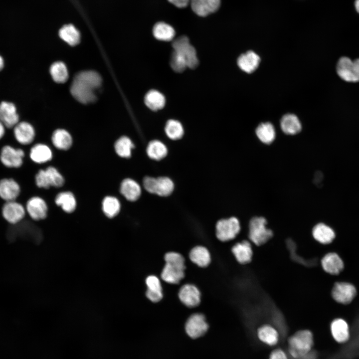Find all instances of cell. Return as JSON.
Listing matches in <instances>:
<instances>
[{
	"mask_svg": "<svg viewBox=\"0 0 359 359\" xmlns=\"http://www.w3.org/2000/svg\"><path fill=\"white\" fill-rule=\"evenodd\" d=\"M208 328V326L205 321V318L201 314L192 315L187 319L185 326L187 335L193 339L204 335Z\"/></svg>",
	"mask_w": 359,
	"mask_h": 359,
	"instance_id": "9a60e30c",
	"label": "cell"
},
{
	"mask_svg": "<svg viewBox=\"0 0 359 359\" xmlns=\"http://www.w3.org/2000/svg\"><path fill=\"white\" fill-rule=\"evenodd\" d=\"M20 186L12 178H3L0 180V198L5 201L15 200L20 193Z\"/></svg>",
	"mask_w": 359,
	"mask_h": 359,
	"instance_id": "ac0fdd59",
	"label": "cell"
},
{
	"mask_svg": "<svg viewBox=\"0 0 359 359\" xmlns=\"http://www.w3.org/2000/svg\"><path fill=\"white\" fill-rule=\"evenodd\" d=\"M5 133V126L0 121V140L3 137Z\"/></svg>",
	"mask_w": 359,
	"mask_h": 359,
	"instance_id": "f6af8a7d",
	"label": "cell"
},
{
	"mask_svg": "<svg viewBox=\"0 0 359 359\" xmlns=\"http://www.w3.org/2000/svg\"><path fill=\"white\" fill-rule=\"evenodd\" d=\"M171 3L178 7L182 8L185 7L190 0H168Z\"/></svg>",
	"mask_w": 359,
	"mask_h": 359,
	"instance_id": "ee69618b",
	"label": "cell"
},
{
	"mask_svg": "<svg viewBox=\"0 0 359 359\" xmlns=\"http://www.w3.org/2000/svg\"><path fill=\"white\" fill-rule=\"evenodd\" d=\"M60 37L68 44L74 46L78 44L80 39L79 31L72 24H66L59 30Z\"/></svg>",
	"mask_w": 359,
	"mask_h": 359,
	"instance_id": "e575fe53",
	"label": "cell"
},
{
	"mask_svg": "<svg viewBox=\"0 0 359 359\" xmlns=\"http://www.w3.org/2000/svg\"><path fill=\"white\" fill-rule=\"evenodd\" d=\"M241 229L239 220L235 217L218 220L216 224V235L220 241L225 242L233 239Z\"/></svg>",
	"mask_w": 359,
	"mask_h": 359,
	"instance_id": "ba28073f",
	"label": "cell"
},
{
	"mask_svg": "<svg viewBox=\"0 0 359 359\" xmlns=\"http://www.w3.org/2000/svg\"><path fill=\"white\" fill-rule=\"evenodd\" d=\"M355 6L356 10L359 13V0H356L355 2Z\"/></svg>",
	"mask_w": 359,
	"mask_h": 359,
	"instance_id": "bcb514c9",
	"label": "cell"
},
{
	"mask_svg": "<svg viewBox=\"0 0 359 359\" xmlns=\"http://www.w3.org/2000/svg\"><path fill=\"white\" fill-rule=\"evenodd\" d=\"M255 133L259 140L267 145L271 144L276 137L274 127L270 122L260 124L255 130Z\"/></svg>",
	"mask_w": 359,
	"mask_h": 359,
	"instance_id": "1f68e13d",
	"label": "cell"
},
{
	"mask_svg": "<svg viewBox=\"0 0 359 359\" xmlns=\"http://www.w3.org/2000/svg\"><path fill=\"white\" fill-rule=\"evenodd\" d=\"M257 336L261 342L269 346L276 345L279 340L278 331L269 324L260 326L257 330Z\"/></svg>",
	"mask_w": 359,
	"mask_h": 359,
	"instance_id": "d4e9b609",
	"label": "cell"
},
{
	"mask_svg": "<svg viewBox=\"0 0 359 359\" xmlns=\"http://www.w3.org/2000/svg\"><path fill=\"white\" fill-rule=\"evenodd\" d=\"M267 221L263 216L252 217L248 224V238L257 246L266 243L273 236V231L266 226Z\"/></svg>",
	"mask_w": 359,
	"mask_h": 359,
	"instance_id": "277c9868",
	"label": "cell"
},
{
	"mask_svg": "<svg viewBox=\"0 0 359 359\" xmlns=\"http://www.w3.org/2000/svg\"><path fill=\"white\" fill-rule=\"evenodd\" d=\"M121 204L117 197L107 196L103 198L102 202V209L107 217L114 218L119 214Z\"/></svg>",
	"mask_w": 359,
	"mask_h": 359,
	"instance_id": "d590c367",
	"label": "cell"
},
{
	"mask_svg": "<svg viewBox=\"0 0 359 359\" xmlns=\"http://www.w3.org/2000/svg\"><path fill=\"white\" fill-rule=\"evenodd\" d=\"M329 328L332 338L337 343L345 344L350 340V326L344 319L337 318L333 319L330 324Z\"/></svg>",
	"mask_w": 359,
	"mask_h": 359,
	"instance_id": "4fadbf2b",
	"label": "cell"
},
{
	"mask_svg": "<svg viewBox=\"0 0 359 359\" xmlns=\"http://www.w3.org/2000/svg\"><path fill=\"white\" fill-rule=\"evenodd\" d=\"M260 61L259 56L255 52L249 50L241 54L237 59V63L242 71L251 73L258 68Z\"/></svg>",
	"mask_w": 359,
	"mask_h": 359,
	"instance_id": "603a6c76",
	"label": "cell"
},
{
	"mask_svg": "<svg viewBox=\"0 0 359 359\" xmlns=\"http://www.w3.org/2000/svg\"><path fill=\"white\" fill-rule=\"evenodd\" d=\"M165 130L167 136L174 140L180 139L184 133L181 123L179 121L173 119L168 121Z\"/></svg>",
	"mask_w": 359,
	"mask_h": 359,
	"instance_id": "60d3db41",
	"label": "cell"
},
{
	"mask_svg": "<svg viewBox=\"0 0 359 359\" xmlns=\"http://www.w3.org/2000/svg\"><path fill=\"white\" fill-rule=\"evenodd\" d=\"M51 141L54 146L60 150H68L72 145L71 135L64 129L55 130L52 134Z\"/></svg>",
	"mask_w": 359,
	"mask_h": 359,
	"instance_id": "4dcf8cb0",
	"label": "cell"
},
{
	"mask_svg": "<svg viewBox=\"0 0 359 359\" xmlns=\"http://www.w3.org/2000/svg\"><path fill=\"white\" fill-rule=\"evenodd\" d=\"M337 72L340 78L345 81H359V58L352 60L347 57H341L337 65Z\"/></svg>",
	"mask_w": 359,
	"mask_h": 359,
	"instance_id": "9c48e42d",
	"label": "cell"
},
{
	"mask_svg": "<svg viewBox=\"0 0 359 359\" xmlns=\"http://www.w3.org/2000/svg\"><path fill=\"white\" fill-rule=\"evenodd\" d=\"M4 66V61L2 57L0 55V71L3 68Z\"/></svg>",
	"mask_w": 359,
	"mask_h": 359,
	"instance_id": "7dc6e473",
	"label": "cell"
},
{
	"mask_svg": "<svg viewBox=\"0 0 359 359\" xmlns=\"http://www.w3.org/2000/svg\"><path fill=\"white\" fill-rule=\"evenodd\" d=\"M148 287L147 298L153 302H158L163 298L162 288L159 278L154 275L148 276L146 280Z\"/></svg>",
	"mask_w": 359,
	"mask_h": 359,
	"instance_id": "f546056e",
	"label": "cell"
},
{
	"mask_svg": "<svg viewBox=\"0 0 359 359\" xmlns=\"http://www.w3.org/2000/svg\"><path fill=\"white\" fill-rule=\"evenodd\" d=\"M357 294L355 286L347 282H336L331 290V296L337 303L347 305L352 302Z\"/></svg>",
	"mask_w": 359,
	"mask_h": 359,
	"instance_id": "30bf717a",
	"label": "cell"
},
{
	"mask_svg": "<svg viewBox=\"0 0 359 359\" xmlns=\"http://www.w3.org/2000/svg\"><path fill=\"white\" fill-rule=\"evenodd\" d=\"M269 359H288L286 353L281 349L273 350L269 355Z\"/></svg>",
	"mask_w": 359,
	"mask_h": 359,
	"instance_id": "7bdbcfd3",
	"label": "cell"
},
{
	"mask_svg": "<svg viewBox=\"0 0 359 359\" xmlns=\"http://www.w3.org/2000/svg\"><path fill=\"white\" fill-rule=\"evenodd\" d=\"M148 156L152 159L160 160L167 155L168 150L165 145L159 140L151 141L147 148Z\"/></svg>",
	"mask_w": 359,
	"mask_h": 359,
	"instance_id": "74e56055",
	"label": "cell"
},
{
	"mask_svg": "<svg viewBox=\"0 0 359 359\" xmlns=\"http://www.w3.org/2000/svg\"><path fill=\"white\" fill-rule=\"evenodd\" d=\"M192 10L198 15L206 16L216 11L220 0H190Z\"/></svg>",
	"mask_w": 359,
	"mask_h": 359,
	"instance_id": "cb8c5ba5",
	"label": "cell"
},
{
	"mask_svg": "<svg viewBox=\"0 0 359 359\" xmlns=\"http://www.w3.org/2000/svg\"><path fill=\"white\" fill-rule=\"evenodd\" d=\"M50 73L53 80L57 83H64L68 77L67 67L60 61L55 62L51 65Z\"/></svg>",
	"mask_w": 359,
	"mask_h": 359,
	"instance_id": "ab89813d",
	"label": "cell"
},
{
	"mask_svg": "<svg viewBox=\"0 0 359 359\" xmlns=\"http://www.w3.org/2000/svg\"><path fill=\"white\" fill-rule=\"evenodd\" d=\"M25 153L21 149H15L9 145L3 146L0 151V161L6 168H18L23 164Z\"/></svg>",
	"mask_w": 359,
	"mask_h": 359,
	"instance_id": "8fae6325",
	"label": "cell"
},
{
	"mask_svg": "<svg viewBox=\"0 0 359 359\" xmlns=\"http://www.w3.org/2000/svg\"><path fill=\"white\" fill-rule=\"evenodd\" d=\"M231 251L237 261L242 265L249 263L252 259L253 250L250 242L246 240L236 243Z\"/></svg>",
	"mask_w": 359,
	"mask_h": 359,
	"instance_id": "44dd1931",
	"label": "cell"
},
{
	"mask_svg": "<svg viewBox=\"0 0 359 359\" xmlns=\"http://www.w3.org/2000/svg\"><path fill=\"white\" fill-rule=\"evenodd\" d=\"M13 134L16 140L23 145L31 144L35 135L33 126L26 122H18L13 127Z\"/></svg>",
	"mask_w": 359,
	"mask_h": 359,
	"instance_id": "ffe728a7",
	"label": "cell"
},
{
	"mask_svg": "<svg viewBox=\"0 0 359 359\" xmlns=\"http://www.w3.org/2000/svg\"><path fill=\"white\" fill-rule=\"evenodd\" d=\"M52 152L46 145L38 143L34 145L30 150L29 157L34 163L41 164L50 161L52 158Z\"/></svg>",
	"mask_w": 359,
	"mask_h": 359,
	"instance_id": "4316f807",
	"label": "cell"
},
{
	"mask_svg": "<svg viewBox=\"0 0 359 359\" xmlns=\"http://www.w3.org/2000/svg\"><path fill=\"white\" fill-rule=\"evenodd\" d=\"M314 346V336L309 330L295 332L288 340V351L294 359H298L307 355Z\"/></svg>",
	"mask_w": 359,
	"mask_h": 359,
	"instance_id": "3957f363",
	"label": "cell"
},
{
	"mask_svg": "<svg viewBox=\"0 0 359 359\" xmlns=\"http://www.w3.org/2000/svg\"><path fill=\"white\" fill-rule=\"evenodd\" d=\"M190 260L201 267L207 266L210 262L208 250L204 247L198 246L193 248L189 254Z\"/></svg>",
	"mask_w": 359,
	"mask_h": 359,
	"instance_id": "d6a6232c",
	"label": "cell"
},
{
	"mask_svg": "<svg viewBox=\"0 0 359 359\" xmlns=\"http://www.w3.org/2000/svg\"><path fill=\"white\" fill-rule=\"evenodd\" d=\"M102 78L94 71H83L74 77L70 87L73 97L80 103L88 104L95 101L96 92L101 86Z\"/></svg>",
	"mask_w": 359,
	"mask_h": 359,
	"instance_id": "6da1fadb",
	"label": "cell"
},
{
	"mask_svg": "<svg viewBox=\"0 0 359 359\" xmlns=\"http://www.w3.org/2000/svg\"><path fill=\"white\" fill-rule=\"evenodd\" d=\"M312 235L316 241L323 245L331 243L336 237L334 229L323 222L314 225L312 229Z\"/></svg>",
	"mask_w": 359,
	"mask_h": 359,
	"instance_id": "d6986e66",
	"label": "cell"
},
{
	"mask_svg": "<svg viewBox=\"0 0 359 359\" xmlns=\"http://www.w3.org/2000/svg\"><path fill=\"white\" fill-rule=\"evenodd\" d=\"M144 101L146 106L153 111L162 109L166 103L164 95L156 90L148 91L145 96Z\"/></svg>",
	"mask_w": 359,
	"mask_h": 359,
	"instance_id": "836d02e7",
	"label": "cell"
},
{
	"mask_svg": "<svg viewBox=\"0 0 359 359\" xmlns=\"http://www.w3.org/2000/svg\"><path fill=\"white\" fill-rule=\"evenodd\" d=\"M320 263L323 270L332 275L339 274L344 267L342 259L334 252H328L324 255Z\"/></svg>",
	"mask_w": 359,
	"mask_h": 359,
	"instance_id": "2e32d148",
	"label": "cell"
},
{
	"mask_svg": "<svg viewBox=\"0 0 359 359\" xmlns=\"http://www.w3.org/2000/svg\"><path fill=\"white\" fill-rule=\"evenodd\" d=\"M134 145L131 140L126 136L119 138L114 144L116 154L120 157L129 158L131 156L132 150Z\"/></svg>",
	"mask_w": 359,
	"mask_h": 359,
	"instance_id": "f35d334b",
	"label": "cell"
},
{
	"mask_svg": "<svg viewBox=\"0 0 359 359\" xmlns=\"http://www.w3.org/2000/svg\"><path fill=\"white\" fill-rule=\"evenodd\" d=\"M0 121L8 128H13L19 122V116L13 103L7 101L0 103Z\"/></svg>",
	"mask_w": 359,
	"mask_h": 359,
	"instance_id": "e0dca14e",
	"label": "cell"
},
{
	"mask_svg": "<svg viewBox=\"0 0 359 359\" xmlns=\"http://www.w3.org/2000/svg\"><path fill=\"white\" fill-rule=\"evenodd\" d=\"M25 210L32 219L38 221L46 217L48 206L42 198L35 196L28 199L26 203Z\"/></svg>",
	"mask_w": 359,
	"mask_h": 359,
	"instance_id": "5bb4252c",
	"label": "cell"
},
{
	"mask_svg": "<svg viewBox=\"0 0 359 359\" xmlns=\"http://www.w3.org/2000/svg\"><path fill=\"white\" fill-rule=\"evenodd\" d=\"M143 186L149 192L162 196L170 195L174 188L173 181L166 177L157 178L146 177L143 180Z\"/></svg>",
	"mask_w": 359,
	"mask_h": 359,
	"instance_id": "8992f818",
	"label": "cell"
},
{
	"mask_svg": "<svg viewBox=\"0 0 359 359\" xmlns=\"http://www.w3.org/2000/svg\"><path fill=\"white\" fill-rule=\"evenodd\" d=\"M25 208L15 200L5 201L1 208L3 218L10 224L19 222L25 216Z\"/></svg>",
	"mask_w": 359,
	"mask_h": 359,
	"instance_id": "7c38bea8",
	"label": "cell"
},
{
	"mask_svg": "<svg viewBox=\"0 0 359 359\" xmlns=\"http://www.w3.org/2000/svg\"><path fill=\"white\" fill-rule=\"evenodd\" d=\"M280 127L285 134L289 135H296L302 130V125L299 119L297 116L293 114H287L282 117Z\"/></svg>",
	"mask_w": 359,
	"mask_h": 359,
	"instance_id": "83f0119b",
	"label": "cell"
},
{
	"mask_svg": "<svg viewBox=\"0 0 359 359\" xmlns=\"http://www.w3.org/2000/svg\"><path fill=\"white\" fill-rule=\"evenodd\" d=\"M170 65L172 68L177 72H183L187 67L184 58L179 53L173 51L170 58Z\"/></svg>",
	"mask_w": 359,
	"mask_h": 359,
	"instance_id": "b9f144b4",
	"label": "cell"
},
{
	"mask_svg": "<svg viewBox=\"0 0 359 359\" xmlns=\"http://www.w3.org/2000/svg\"><path fill=\"white\" fill-rule=\"evenodd\" d=\"M153 32L156 38L162 41H170L175 35L173 27L164 22L156 23L153 27Z\"/></svg>",
	"mask_w": 359,
	"mask_h": 359,
	"instance_id": "8d00e7d4",
	"label": "cell"
},
{
	"mask_svg": "<svg viewBox=\"0 0 359 359\" xmlns=\"http://www.w3.org/2000/svg\"><path fill=\"white\" fill-rule=\"evenodd\" d=\"M166 264L161 273V277L170 284H178L184 277V259L177 252H170L165 255Z\"/></svg>",
	"mask_w": 359,
	"mask_h": 359,
	"instance_id": "7a4b0ae2",
	"label": "cell"
},
{
	"mask_svg": "<svg viewBox=\"0 0 359 359\" xmlns=\"http://www.w3.org/2000/svg\"><path fill=\"white\" fill-rule=\"evenodd\" d=\"M36 185L39 188L48 189L51 186L60 187L64 184V179L54 167L40 170L35 177Z\"/></svg>",
	"mask_w": 359,
	"mask_h": 359,
	"instance_id": "5b68a950",
	"label": "cell"
},
{
	"mask_svg": "<svg viewBox=\"0 0 359 359\" xmlns=\"http://www.w3.org/2000/svg\"><path fill=\"white\" fill-rule=\"evenodd\" d=\"M55 202L66 213L73 212L76 208L77 202L73 193L66 191L58 193L55 198Z\"/></svg>",
	"mask_w": 359,
	"mask_h": 359,
	"instance_id": "f1b7e54d",
	"label": "cell"
},
{
	"mask_svg": "<svg viewBox=\"0 0 359 359\" xmlns=\"http://www.w3.org/2000/svg\"><path fill=\"white\" fill-rule=\"evenodd\" d=\"M120 191L127 200L130 201H135L141 195V188L135 180L127 178L121 182Z\"/></svg>",
	"mask_w": 359,
	"mask_h": 359,
	"instance_id": "484cf974",
	"label": "cell"
},
{
	"mask_svg": "<svg viewBox=\"0 0 359 359\" xmlns=\"http://www.w3.org/2000/svg\"><path fill=\"white\" fill-rule=\"evenodd\" d=\"M172 46L174 50L180 54L185 59L187 67L194 69L198 64L196 50L190 44L187 37L181 36L173 41Z\"/></svg>",
	"mask_w": 359,
	"mask_h": 359,
	"instance_id": "52a82bcc",
	"label": "cell"
},
{
	"mask_svg": "<svg viewBox=\"0 0 359 359\" xmlns=\"http://www.w3.org/2000/svg\"><path fill=\"white\" fill-rule=\"evenodd\" d=\"M179 297L181 302L190 308L197 306L200 301V294L198 289L191 284L182 286L179 291Z\"/></svg>",
	"mask_w": 359,
	"mask_h": 359,
	"instance_id": "7402d4cb",
	"label": "cell"
}]
</instances>
